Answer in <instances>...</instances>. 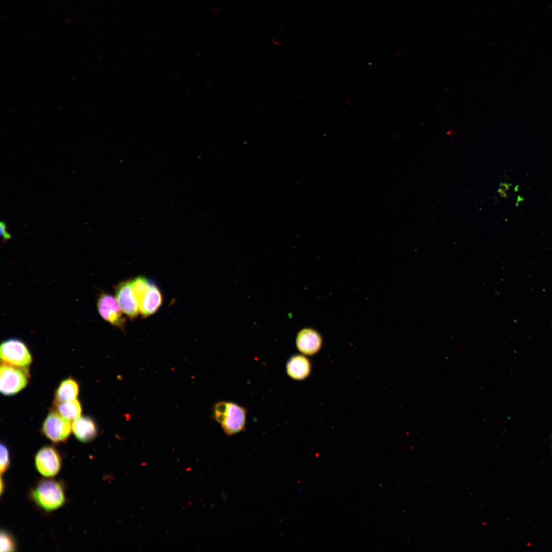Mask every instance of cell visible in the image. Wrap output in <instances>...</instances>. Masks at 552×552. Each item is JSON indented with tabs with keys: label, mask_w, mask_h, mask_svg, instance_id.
Returning a JSON list of instances; mask_svg holds the SVG:
<instances>
[{
	"label": "cell",
	"mask_w": 552,
	"mask_h": 552,
	"mask_svg": "<svg viewBox=\"0 0 552 552\" xmlns=\"http://www.w3.org/2000/svg\"><path fill=\"white\" fill-rule=\"evenodd\" d=\"M29 498L41 510L51 512L62 507L66 502L63 484L52 478L39 480L29 492Z\"/></svg>",
	"instance_id": "6da1fadb"
},
{
	"label": "cell",
	"mask_w": 552,
	"mask_h": 552,
	"mask_svg": "<svg viewBox=\"0 0 552 552\" xmlns=\"http://www.w3.org/2000/svg\"><path fill=\"white\" fill-rule=\"evenodd\" d=\"M213 417L219 423L227 435L242 431L245 426V409L232 402H219L213 407Z\"/></svg>",
	"instance_id": "7a4b0ae2"
},
{
	"label": "cell",
	"mask_w": 552,
	"mask_h": 552,
	"mask_svg": "<svg viewBox=\"0 0 552 552\" xmlns=\"http://www.w3.org/2000/svg\"><path fill=\"white\" fill-rule=\"evenodd\" d=\"M27 367H21L5 362L0 367V390L5 396H11L26 387L28 382Z\"/></svg>",
	"instance_id": "3957f363"
},
{
	"label": "cell",
	"mask_w": 552,
	"mask_h": 552,
	"mask_svg": "<svg viewBox=\"0 0 552 552\" xmlns=\"http://www.w3.org/2000/svg\"><path fill=\"white\" fill-rule=\"evenodd\" d=\"M0 357L3 362L21 367H27L32 360L26 344L21 340L14 338L2 342Z\"/></svg>",
	"instance_id": "277c9868"
},
{
	"label": "cell",
	"mask_w": 552,
	"mask_h": 552,
	"mask_svg": "<svg viewBox=\"0 0 552 552\" xmlns=\"http://www.w3.org/2000/svg\"><path fill=\"white\" fill-rule=\"evenodd\" d=\"M70 420L56 410L47 416L42 426V432L52 442L58 444L65 442L72 430Z\"/></svg>",
	"instance_id": "5b68a950"
},
{
	"label": "cell",
	"mask_w": 552,
	"mask_h": 552,
	"mask_svg": "<svg viewBox=\"0 0 552 552\" xmlns=\"http://www.w3.org/2000/svg\"><path fill=\"white\" fill-rule=\"evenodd\" d=\"M34 464L36 469L41 475L47 478H52L60 471L62 457L55 447L45 446L36 452Z\"/></svg>",
	"instance_id": "8992f818"
},
{
	"label": "cell",
	"mask_w": 552,
	"mask_h": 552,
	"mask_svg": "<svg viewBox=\"0 0 552 552\" xmlns=\"http://www.w3.org/2000/svg\"><path fill=\"white\" fill-rule=\"evenodd\" d=\"M97 306L99 314L104 320L116 327L124 329L126 319L116 298L109 294L102 293L99 296Z\"/></svg>",
	"instance_id": "52a82bcc"
},
{
	"label": "cell",
	"mask_w": 552,
	"mask_h": 552,
	"mask_svg": "<svg viewBox=\"0 0 552 552\" xmlns=\"http://www.w3.org/2000/svg\"><path fill=\"white\" fill-rule=\"evenodd\" d=\"M116 297L122 311L130 318L136 317L140 312L138 303L133 293L131 281L119 283L116 288Z\"/></svg>",
	"instance_id": "ba28073f"
},
{
	"label": "cell",
	"mask_w": 552,
	"mask_h": 552,
	"mask_svg": "<svg viewBox=\"0 0 552 552\" xmlns=\"http://www.w3.org/2000/svg\"><path fill=\"white\" fill-rule=\"evenodd\" d=\"M321 343L320 335L317 331L311 328H305L300 331L296 338V344L298 350L308 355H313L318 352Z\"/></svg>",
	"instance_id": "9c48e42d"
},
{
	"label": "cell",
	"mask_w": 552,
	"mask_h": 552,
	"mask_svg": "<svg viewBox=\"0 0 552 552\" xmlns=\"http://www.w3.org/2000/svg\"><path fill=\"white\" fill-rule=\"evenodd\" d=\"M72 428L75 436L83 443L90 442L97 435V426L94 421L88 417L80 416L74 420Z\"/></svg>",
	"instance_id": "30bf717a"
},
{
	"label": "cell",
	"mask_w": 552,
	"mask_h": 552,
	"mask_svg": "<svg viewBox=\"0 0 552 552\" xmlns=\"http://www.w3.org/2000/svg\"><path fill=\"white\" fill-rule=\"evenodd\" d=\"M162 301V295L159 288L151 281L149 289L139 305L142 316L146 317L154 314L161 306Z\"/></svg>",
	"instance_id": "8fae6325"
},
{
	"label": "cell",
	"mask_w": 552,
	"mask_h": 552,
	"mask_svg": "<svg viewBox=\"0 0 552 552\" xmlns=\"http://www.w3.org/2000/svg\"><path fill=\"white\" fill-rule=\"evenodd\" d=\"M310 368L309 361L302 355L291 357L286 366L288 375L296 380H302L307 377L310 372Z\"/></svg>",
	"instance_id": "7c38bea8"
},
{
	"label": "cell",
	"mask_w": 552,
	"mask_h": 552,
	"mask_svg": "<svg viewBox=\"0 0 552 552\" xmlns=\"http://www.w3.org/2000/svg\"><path fill=\"white\" fill-rule=\"evenodd\" d=\"M79 386L78 382L72 378L63 380L55 392V401L66 402L75 400L78 395Z\"/></svg>",
	"instance_id": "4fadbf2b"
},
{
	"label": "cell",
	"mask_w": 552,
	"mask_h": 552,
	"mask_svg": "<svg viewBox=\"0 0 552 552\" xmlns=\"http://www.w3.org/2000/svg\"><path fill=\"white\" fill-rule=\"evenodd\" d=\"M55 410L70 420H74L81 415V406L77 399L66 402L55 401Z\"/></svg>",
	"instance_id": "5bb4252c"
},
{
	"label": "cell",
	"mask_w": 552,
	"mask_h": 552,
	"mask_svg": "<svg viewBox=\"0 0 552 552\" xmlns=\"http://www.w3.org/2000/svg\"><path fill=\"white\" fill-rule=\"evenodd\" d=\"M150 283L143 276H138L131 281L132 290L139 305L149 289Z\"/></svg>",
	"instance_id": "9a60e30c"
},
{
	"label": "cell",
	"mask_w": 552,
	"mask_h": 552,
	"mask_svg": "<svg viewBox=\"0 0 552 552\" xmlns=\"http://www.w3.org/2000/svg\"><path fill=\"white\" fill-rule=\"evenodd\" d=\"M1 551L16 550V542L12 535L6 530L1 531Z\"/></svg>",
	"instance_id": "2e32d148"
},
{
	"label": "cell",
	"mask_w": 552,
	"mask_h": 552,
	"mask_svg": "<svg viewBox=\"0 0 552 552\" xmlns=\"http://www.w3.org/2000/svg\"><path fill=\"white\" fill-rule=\"evenodd\" d=\"M0 471L1 474L5 473L10 465V458L9 450L4 444H1Z\"/></svg>",
	"instance_id": "e0dca14e"
},
{
	"label": "cell",
	"mask_w": 552,
	"mask_h": 552,
	"mask_svg": "<svg viewBox=\"0 0 552 552\" xmlns=\"http://www.w3.org/2000/svg\"><path fill=\"white\" fill-rule=\"evenodd\" d=\"M0 235L3 239V241L5 242L11 238V235L7 231V226L5 223L2 221L0 223Z\"/></svg>",
	"instance_id": "ac0fdd59"
},
{
	"label": "cell",
	"mask_w": 552,
	"mask_h": 552,
	"mask_svg": "<svg viewBox=\"0 0 552 552\" xmlns=\"http://www.w3.org/2000/svg\"><path fill=\"white\" fill-rule=\"evenodd\" d=\"M5 488V482L3 480V478H1V494L2 495Z\"/></svg>",
	"instance_id": "d6986e66"
}]
</instances>
